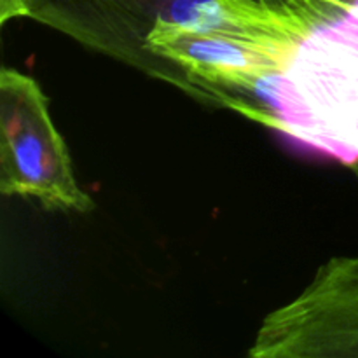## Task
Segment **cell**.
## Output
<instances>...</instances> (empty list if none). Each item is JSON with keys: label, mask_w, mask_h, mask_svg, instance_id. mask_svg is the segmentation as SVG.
<instances>
[{"label": "cell", "mask_w": 358, "mask_h": 358, "mask_svg": "<svg viewBox=\"0 0 358 358\" xmlns=\"http://www.w3.org/2000/svg\"><path fill=\"white\" fill-rule=\"evenodd\" d=\"M327 2H332V3H343V6H352V3H355L357 0H327Z\"/></svg>", "instance_id": "4"}, {"label": "cell", "mask_w": 358, "mask_h": 358, "mask_svg": "<svg viewBox=\"0 0 358 358\" xmlns=\"http://www.w3.org/2000/svg\"><path fill=\"white\" fill-rule=\"evenodd\" d=\"M296 38H241L206 34L157 16L145 37L154 55L184 66L198 79L220 87H240L261 77L280 73Z\"/></svg>", "instance_id": "3"}, {"label": "cell", "mask_w": 358, "mask_h": 358, "mask_svg": "<svg viewBox=\"0 0 358 358\" xmlns=\"http://www.w3.org/2000/svg\"><path fill=\"white\" fill-rule=\"evenodd\" d=\"M0 191L35 198L45 208H94L77 184L69 149L52 124L41 86L7 66L0 72Z\"/></svg>", "instance_id": "2"}, {"label": "cell", "mask_w": 358, "mask_h": 358, "mask_svg": "<svg viewBox=\"0 0 358 358\" xmlns=\"http://www.w3.org/2000/svg\"><path fill=\"white\" fill-rule=\"evenodd\" d=\"M304 28L280 73L240 91L259 103L238 110L343 163L358 161V0H296Z\"/></svg>", "instance_id": "1"}]
</instances>
